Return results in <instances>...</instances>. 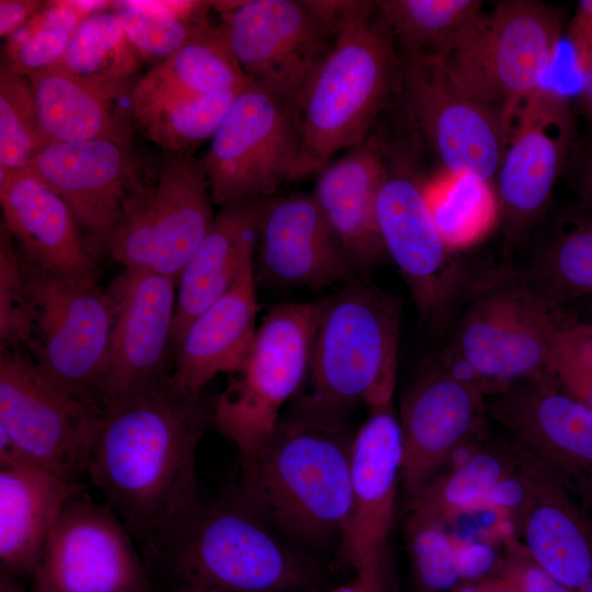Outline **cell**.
Segmentation results:
<instances>
[{
  "label": "cell",
  "mask_w": 592,
  "mask_h": 592,
  "mask_svg": "<svg viewBox=\"0 0 592 592\" xmlns=\"http://www.w3.org/2000/svg\"><path fill=\"white\" fill-rule=\"evenodd\" d=\"M258 310L252 263L186 329L173 354L172 385L185 394L201 396L215 376L238 371L254 343Z\"/></svg>",
  "instance_id": "d4e9b609"
},
{
  "label": "cell",
  "mask_w": 592,
  "mask_h": 592,
  "mask_svg": "<svg viewBox=\"0 0 592 592\" xmlns=\"http://www.w3.org/2000/svg\"><path fill=\"white\" fill-rule=\"evenodd\" d=\"M581 207L592 212V137L576 144L569 162Z\"/></svg>",
  "instance_id": "7dc6e473"
},
{
  "label": "cell",
  "mask_w": 592,
  "mask_h": 592,
  "mask_svg": "<svg viewBox=\"0 0 592 592\" xmlns=\"http://www.w3.org/2000/svg\"><path fill=\"white\" fill-rule=\"evenodd\" d=\"M567 35L579 70L592 57V0L579 1Z\"/></svg>",
  "instance_id": "bcb514c9"
},
{
  "label": "cell",
  "mask_w": 592,
  "mask_h": 592,
  "mask_svg": "<svg viewBox=\"0 0 592 592\" xmlns=\"http://www.w3.org/2000/svg\"><path fill=\"white\" fill-rule=\"evenodd\" d=\"M386 172L383 153L371 139L318 172L312 195L353 267H367L386 253L376 220Z\"/></svg>",
  "instance_id": "83f0119b"
},
{
  "label": "cell",
  "mask_w": 592,
  "mask_h": 592,
  "mask_svg": "<svg viewBox=\"0 0 592 592\" xmlns=\"http://www.w3.org/2000/svg\"><path fill=\"white\" fill-rule=\"evenodd\" d=\"M258 242L262 276L270 282L320 288L354 277V267L312 194L266 198Z\"/></svg>",
  "instance_id": "603a6c76"
},
{
  "label": "cell",
  "mask_w": 592,
  "mask_h": 592,
  "mask_svg": "<svg viewBox=\"0 0 592 592\" xmlns=\"http://www.w3.org/2000/svg\"><path fill=\"white\" fill-rule=\"evenodd\" d=\"M213 204L202 161L172 153L129 198L109 251L124 269L179 282L213 225Z\"/></svg>",
  "instance_id": "4fadbf2b"
},
{
  "label": "cell",
  "mask_w": 592,
  "mask_h": 592,
  "mask_svg": "<svg viewBox=\"0 0 592 592\" xmlns=\"http://www.w3.org/2000/svg\"><path fill=\"white\" fill-rule=\"evenodd\" d=\"M488 422L474 435L473 448L462 463L436 474L408 499V509L424 512L448 526L463 515L480 511L487 494L519 467L510 441L491 439Z\"/></svg>",
  "instance_id": "4dcf8cb0"
},
{
  "label": "cell",
  "mask_w": 592,
  "mask_h": 592,
  "mask_svg": "<svg viewBox=\"0 0 592 592\" xmlns=\"http://www.w3.org/2000/svg\"><path fill=\"white\" fill-rule=\"evenodd\" d=\"M514 121L496 178L505 258L525 240L543 213L577 144L569 102L554 89L536 91Z\"/></svg>",
  "instance_id": "e0dca14e"
},
{
  "label": "cell",
  "mask_w": 592,
  "mask_h": 592,
  "mask_svg": "<svg viewBox=\"0 0 592 592\" xmlns=\"http://www.w3.org/2000/svg\"><path fill=\"white\" fill-rule=\"evenodd\" d=\"M87 16L77 0L46 1L36 15L5 39L4 65L26 77L54 67Z\"/></svg>",
  "instance_id": "f35d334b"
},
{
  "label": "cell",
  "mask_w": 592,
  "mask_h": 592,
  "mask_svg": "<svg viewBox=\"0 0 592 592\" xmlns=\"http://www.w3.org/2000/svg\"><path fill=\"white\" fill-rule=\"evenodd\" d=\"M403 535L420 592H449L462 584L456 538L447 524L424 512L408 509Z\"/></svg>",
  "instance_id": "60d3db41"
},
{
  "label": "cell",
  "mask_w": 592,
  "mask_h": 592,
  "mask_svg": "<svg viewBox=\"0 0 592 592\" xmlns=\"http://www.w3.org/2000/svg\"><path fill=\"white\" fill-rule=\"evenodd\" d=\"M487 420L483 392L431 362L401 402V482L408 499L444 468Z\"/></svg>",
  "instance_id": "7402d4cb"
},
{
  "label": "cell",
  "mask_w": 592,
  "mask_h": 592,
  "mask_svg": "<svg viewBox=\"0 0 592 592\" xmlns=\"http://www.w3.org/2000/svg\"><path fill=\"white\" fill-rule=\"evenodd\" d=\"M246 76L298 110L334 38L337 1L210 2Z\"/></svg>",
  "instance_id": "7c38bea8"
},
{
  "label": "cell",
  "mask_w": 592,
  "mask_h": 592,
  "mask_svg": "<svg viewBox=\"0 0 592 592\" xmlns=\"http://www.w3.org/2000/svg\"><path fill=\"white\" fill-rule=\"evenodd\" d=\"M133 536L156 592L326 591L320 569L232 496L200 499Z\"/></svg>",
  "instance_id": "7a4b0ae2"
},
{
  "label": "cell",
  "mask_w": 592,
  "mask_h": 592,
  "mask_svg": "<svg viewBox=\"0 0 592 592\" xmlns=\"http://www.w3.org/2000/svg\"><path fill=\"white\" fill-rule=\"evenodd\" d=\"M46 4L39 0H0V36L8 38Z\"/></svg>",
  "instance_id": "c3c4849f"
},
{
  "label": "cell",
  "mask_w": 592,
  "mask_h": 592,
  "mask_svg": "<svg viewBox=\"0 0 592 592\" xmlns=\"http://www.w3.org/2000/svg\"><path fill=\"white\" fill-rule=\"evenodd\" d=\"M554 309L592 295V212L562 217L528 262L511 269Z\"/></svg>",
  "instance_id": "836d02e7"
},
{
  "label": "cell",
  "mask_w": 592,
  "mask_h": 592,
  "mask_svg": "<svg viewBox=\"0 0 592 592\" xmlns=\"http://www.w3.org/2000/svg\"><path fill=\"white\" fill-rule=\"evenodd\" d=\"M578 71L581 77L580 105L584 115L592 123V57Z\"/></svg>",
  "instance_id": "681fc988"
},
{
  "label": "cell",
  "mask_w": 592,
  "mask_h": 592,
  "mask_svg": "<svg viewBox=\"0 0 592 592\" xmlns=\"http://www.w3.org/2000/svg\"><path fill=\"white\" fill-rule=\"evenodd\" d=\"M103 414L57 384L26 351L0 349V465L26 463L80 482Z\"/></svg>",
  "instance_id": "8992f818"
},
{
  "label": "cell",
  "mask_w": 592,
  "mask_h": 592,
  "mask_svg": "<svg viewBox=\"0 0 592 592\" xmlns=\"http://www.w3.org/2000/svg\"><path fill=\"white\" fill-rule=\"evenodd\" d=\"M353 436L341 419L297 412L240 459L232 497L275 531L307 543L338 538L352 513Z\"/></svg>",
  "instance_id": "3957f363"
},
{
  "label": "cell",
  "mask_w": 592,
  "mask_h": 592,
  "mask_svg": "<svg viewBox=\"0 0 592 592\" xmlns=\"http://www.w3.org/2000/svg\"><path fill=\"white\" fill-rule=\"evenodd\" d=\"M3 221L21 255L50 273L96 278L95 254L68 204L31 173L0 171Z\"/></svg>",
  "instance_id": "cb8c5ba5"
},
{
  "label": "cell",
  "mask_w": 592,
  "mask_h": 592,
  "mask_svg": "<svg viewBox=\"0 0 592 592\" xmlns=\"http://www.w3.org/2000/svg\"><path fill=\"white\" fill-rule=\"evenodd\" d=\"M84 488L31 464L0 465V573L32 578L62 506Z\"/></svg>",
  "instance_id": "f1b7e54d"
},
{
  "label": "cell",
  "mask_w": 592,
  "mask_h": 592,
  "mask_svg": "<svg viewBox=\"0 0 592 592\" xmlns=\"http://www.w3.org/2000/svg\"><path fill=\"white\" fill-rule=\"evenodd\" d=\"M49 145L38 117L33 86L2 64L0 69V171L24 170Z\"/></svg>",
  "instance_id": "ab89813d"
},
{
  "label": "cell",
  "mask_w": 592,
  "mask_h": 592,
  "mask_svg": "<svg viewBox=\"0 0 592 592\" xmlns=\"http://www.w3.org/2000/svg\"><path fill=\"white\" fill-rule=\"evenodd\" d=\"M24 171L68 204L94 254L109 250L129 198L147 174L132 144L109 139L52 143Z\"/></svg>",
  "instance_id": "ffe728a7"
},
{
  "label": "cell",
  "mask_w": 592,
  "mask_h": 592,
  "mask_svg": "<svg viewBox=\"0 0 592 592\" xmlns=\"http://www.w3.org/2000/svg\"><path fill=\"white\" fill-rule=\"evenodd\" d=\"M265 200L236 201L220 206L216 213L210 229L179 277L173 354L191 322L225 295L253 263Z\"/></svg>",
  "instance_id": "484cf974"
},
{
  "label": "cell",
  "mask_w": 592,
  "mask_h": 592,
  "mask_svg": "<svg viewBox=\"0 0 592 592\" xmlns=\"http://www.w3.org/2000/svg\"><path fill=\"white\" fill-rule=\"evenodd\" d=\"M353 435L352 513L340 551L355 574L385 581L388 538L401 481L402 433L392 406L371 407Z\"/></svg>",
  "instance_id": "44dd1931"
},
{
  "label": "cell",
  "mask_w": 592,
  "mask_h": 592,
  "mask_svg": "<svg viewBox=\"0 0 592 592\" xmlns=\"http://www.w3.org/2000/svg\"><path fill=\"white\" fill-rule=\"evenodd\" d=\"M42 129L52 143L109 139L132 144L129 123L115 107V99L57 68L27 76Z\"/></svg>",
  "instance_id": "f546056e"
},
{
  "label": "cell",
  "mask_w": 592,
  "mask_h": 592,
  "mask_svg": "<svg viewBox=\"0 0 592 592\" xmlns=\"http://www.w3.org/2000/svg\"><path fill=\"white\" fill-rule=\"evenodd\" d=\"M203 1H115L113 12L141 60L163 61L204 23Z\"/></svg>",
  "instance_id": "8d00e7d4"
},
{
  "label": "cell",
  "mask_w": 592,
  "mask_h": 592,
  "mask_svg": "<svg viewBox=\"0 0 592 592\" xmlns=\"http://www.w3.org/2000/svg\"><path fill=\"white\" fill-rule=\"evenodd\" d=\"M208 426L212 406L170 376L104 410L87 473L133 535L200 500L196 454Z\"/></svg>",
  "instance_id": "6da1fadb"
},
{
  "label": "cell",
  "mask_w": 592,
  "mask_h": 592,
  "mask_svg": "<svg viewBox=\"0 0 592 592\" xmlns=\"http://www.w3.org/2000/svg\"><path fill=\"white\" fill-rule=\"evenodd\" d=\"M449 592H510L497 577L474 583L460 584Z\"/></svg>",
  "instance_id": "f907efd6"
},
{
  "label": "cell",
  "mask_w": 592,
  "mask_h": 592,
  "mask_svg": "<svg viewBox=\"0 0 592 592\" xmlns=\"http://www.w3.org/2000/svg\"><path fill=\"white\" fill-rule=\"evenodd\" d=\"M401 304L364 278L319 301L298 411L341 419L358 402L390 405L397 378Z\"/></svg>",
  "instance_id": "277c9868"
},
{
  "label": "cell",
  "mask_w": 592,
  "mask_h": 592,
  "mask_svg": "<svg viewBox=\"0 0 592 592\" xmlns=\"http://www.w3.org/2000/svg\"><path fill=\"white\" fill-rule=\"evenodd\" d=\"M528 464L533 470L532 491L512 519L517 540L543 570L568 590L592 592V517Z\"/></svg>",
  "instance_id": "4316f807"
},
{
  "label": "cell",
  "mask_w": 592,
  "mask_h": 592,
  "mask_svg": "<svg viewBox=\"0 0 592 592\" xmlns=\"http://www.w3.org/2000/svg\"><path fill=\"white\" fill-rule=\"evenodd\" d=\"M30 592H156L135 538L104 502L80 492L62 506Z\"/></svg>",
  "instance_id": "2e32d148"
},
{
  "label": "cell",
  "mask_w": 592,
  "mask_h": 592,
  "mask_svg": "<svg viewBox=\"0 0 592 592\" xmlns=\"http://www.w3.org/2000/svg\"><path fill=\"white\" fill-rule=\"evenodd\" d=\"M455 538L457 570L462 584L496 577L502 551L488 540Z\"/></svg>",
  "instance_id": "f6af8a7d"
},
{
  "label": "cell",
  "mask_w": 592,
  "mask_h": 592,
  "mask_svg": "<svg viewBox=\"0 0 592 592\" xmlns=\"http://www.w3.org/2000/svg\"><path fill=\"white\" fill-rule=\"evenodd\" d=\"M576 321L592 333V318L591 319H577Z\"/></svg>",
  "instance_id": "db71d44e"
},
{
  "label": "cell",
  "mask_w": 592,
  "mask_h": 592,
  "mask_svg": "<svg viewBox=\"0 0 592 592\" xmlns=\"http://www.w3.org/2000/svg\"><path fill=\"white\" fill-rule=\"evenodd\" d=\"M553 367L559 386L592 409V333L563 310L553 338Z\"/></svg>",
  "instance_id": "7bdbcfd3"
},
{
  "label": "cell",
  "mask_w": 592,
  "mask_h": 592,
  "mask_svg": "<svg viewBox=\"0 0 592 592\" xmlns=\"http://www.w3.org/2000/svg\"><path fill=\"white\" fill-rule=\"evenodd\" d=\"M239 91L187 95L152 88L137 79L130 93L132 119L160 148L174 155H192L212 139Z\"/></svg>",
  "instance_id": "1f68e13d"
},
{
  "label": "cell",
  "mask_w": 592,
  "mask_h": 592,
  "mask_svg": "<svg viewBox=\"0 0 592 592\" xmlns=\"http://www.w3.org/2000/svg\"><path fill=\"white\" fill-rule=\"evenodd\" d=\"M33 329V308L21 254L9 231L0 227V346L25 350Z\"/></svg>",
  "instance_id": "b9f144b4"
},
{
  "label": "cell",
  "mask_w": 592,
  "mask_h": 592,
  "mask_svg": "<svg viewBox=\"0 0 592 592\" xmlns=\"http://www.w3.org/2000/svg\"><path fill=\"white\" fill-rule=\"evenodd\" d=\"M177 592H234L227 590H216V589H192V590H182Z\"/></svg>",
  "instance_id": "f5cc1de1"
},
{
  "label": "cell",
  "mask_w": 592,
  "mask_h": 592,
  "mask_svg": "<svg viewBox=\"0 0 592 592\" xmlns=\"http://www.w3.org/2000/svg\"><path fill=\"white\" fill-rule=\"evenodd\" d=\"M21 260L33 308L24 351L67 391L101 408L99 386L114 322L110 293L96 278L59 275Z\"/></svg>",
  "instance_id": "8fae6325"
},
{
  "label": "cell",
  "mask_w": 592,
  "mask_h": 592,
  "mask_svg": "<svg viewBox=\"0 0 592 592\" xmlns=\"http://www.w3.org/2000/svg\"><path fill=\"white\" fill-rule=\"evenodd\" d=\"M106 289L114 305V322L99 386L103 411L170 376L178 281L124 269Z\"/></svg>",
  "instance_id": "d6986e66"
},
{
  "label": "cell",
  "mask_w": 592,
  "mask_h": 592,
  "mask_svg": "<svg viewBox=\"0 0 592 592\" xmlns=\"http://www.w3.org/2000/svg\"><path fill=\"white\" fill-rule=\"evenodd\" d=\"M140 61L111 9L87 16L52 68L121 100L130 95Z\"/></svg>",
  "instance_id": "e575fe53"
},
{
  "label": "cell",
  "mask_w": 592,
  "mask_h": 592,
  "mask_svg": "<svg viewBox=\"0 0 592 592\" xmlns=\"http://www.w3.org/2000/svg\"><path fill=\"white\" fill-rule=\"evenodd\" d=\"M0 592H22L18 581L0 573Z\"/></svg>",
  "instance_id": "816d5d0a"
},
{
  "label": "cell",
  "mask_w": 592,
  "mask_h": 592,
  "mask_svg": "<svg viewBox=\"0 0 592 592\" xmlns=\"http://www.w3.org/2000/svg\"><path fill=\"white\" fill-rule=\"evenodd\" d=\"M398 92L448 174L496 180L512 133L501 111L462 90L441 59L403 56Z\"/></svg>",
  "instance_id": "9a60e30c"
},
{
  "label": "cell",
  "mask_w": 592,
  "mask_h": 592,
  "mask_svg": "<svg viewBox=\"0 0 592 592\" xmlns=\"http://www.w3.org/2000/svg\"><path fill=\"white\" fill-rule=\"evenodd\" d=\"M379 19L403 56L445 60L482 24L480 0H380Z\"/></svg>",
  "instance_id": "d6a6232c"
},
{
  "label": "cell",
  "mask_w": 592,
  "mask_h": 592,
  "mask_svg": "<svg viewBox=\"0 0 592 592\" xmlns=\"http://www.w3.org/2000/svg\"><path fill=\"white\" fill-rule=\"evenodd\" d=\"M376 220L385 251L409 285L422 319L442 326L468 278L435 226L425 187L411 174L387 168L376 198Z\"/></svg>",
  "instance_id": "ac0fdd59"
},
{
  "label": "cell",
  "mask_w": 592,
  "mask_h": 592,
  "mask_svg": "<svg viewBox=\"0 0 592 592\" xmlns=\"http://www.w3.org/2000/svg\"><path fill=\"white\" fill-rule=\"evenodd\" d=\"M138 80L152 88L187 95L241 90L251 81L235 57L220 24L214 26L208 22Z\"/></svg>",
  "instance_id": "d590c367"
},
{
  "label": "cell",
  "mask_w": 592,
  "mask_h": 592,
  "mask_svg": "<svg viewBox=\"0 0 592 592\" xmlns=\"http://www.w3.org/2000/svg\"><path fill=\"white\" fill-rule=\"evenodd\" d=\"M212 201L270 198L323 167L308 153L298 110L250 81L231 103L202 160Z\"/></svg>",
  "instance_id": "52a82bcc"
},
{
  "label": "cell",
  "mask_w": 592,
  "mask_h": 592,
  "mask_svg": "<svg viewBox=\"0 0 592 592\" xmlns=\"http://www.w3.org/2000/svg\"><path fill=\"white\" fill-rule=\"evenodd\" d=\"M562 26L550 7L536 0H504L444 60L454 82L497 107L512 124L540 88L560 44Z\"/></svg>",
  "instance_id": "30bf717a"
},
{
  "label": "cell",
  "mask_w": 592,
  "mask_h": 592,
  "mask_svg": "<svg viewBox=\"0 0 592 592\" xmlns=\"http://www.w3.org/2000/svg\"><path fill=\"white\" fill-rule=\"evenodd\" d=\"M496 577L510 592H571L543 570L514 537L505 540Z\"/></svg>",
  "instance_id": "ee69618b"
},
{
  "label": "cell",
  "mask_w": 592,
  "mask_h": 592,
  "mask_svg": "<svg viewBox=\"0 0 592 592\" xmlns=\"http://www.w3.org/2000/svg\"><path fill=\"white\" fill-rule=\"evenodd\" d=\"M400 59L375 1H337L332 46L298 105L304 141L321 167L355 147L398 92Z\"/></svg>",
  "instance_id": "5b68a950"
},
{
  "label": "cell",
  "mask_w": 592,
  "mask_h": 592,
  "mask_svg": "<svg viewBox=\"0 0 592 592\" xmlns=\"http://www.w3.org/2000/svg\"><path fill=\"white\" fill-rule=\"evenodd\" d=\"M486 415L512 446L592 517V409L555 378L486 397Z\"/></svg>",
  "instance_id": "5bb4252c"
},
{
  "label": "cell",
  "mask_w": 592,
  "mask_h": 592,
  "mask_svg": "<svg viewBox=\"0 0 592 592\" xmlns=\"http://www.w3.org/2000/svg\"><path fill=\"white\" fill-rule=\"evenodd\" d=\"M319 314L317 303L274 306L257 329L253 346L212 405V426L235 444L239 457L274 434L284 405L301 389Z\"/></svg>",
  "instance_id": "ba28073f"
},
{
  "label": "cell",
  "mask_w": 592,
  "mask_h": 592,
  "mask_svg": "<svg viewBox=\"0 0 592 592\" xmlns=\"http://www.w3.org/2000/svg\"><path fill=\"white\" fill-rule=\"evenodd\" d=\"M425 195L435 226L453 251L478 241L499 217L491 184L471 177L448 174L425 187Z\"/></svg>",
  "instance_id": "74e56055"
},
{
  "label": "cell",
  "mask_w": 592,
  "mask_h": 592,
  "mask_svg": "<svg viewBox=\"0 0 592 592\" xmlns=\"http://www.w3.org/2000/svg\"><path fill=\"white\" fill-rule=\"evenodd\" d=\"M561 310L510 269L481 282L448 345L479 374L488 396L515 383L555 378L553 338Z\"/></svg>",
  "instance_id": "9c48e42d"
}]
</instances>
